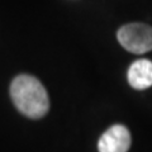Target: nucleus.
I'll use <instances>...</instances> for the list:
<instances>
[{
  "label": "nucleus",
  "instance_id": "nucleus-1",
  "mask_svg": "<svg viewBox=\"0 0 152 152\" xmlns=\"http://www.w3.org/2000/svg\"><path fill=\"white\" fill-rule=\"evenodd\" d=\"M10 96L18 110L32 119L45 117L50 109L48 94L34 76H17L10 85Z\"/></svg>",
  "mask_w": 152,
  "mask_h": 152
},
{
  "label": "nucleus",
  "instance_id": "nucleus-2",
  "mask_svg": "<svg viewBox=\"0 0 152 152\" xmlns=\"http://www.w3.org/2000/svg\"><path fill=\"white\" fill-rule=\"evenodd\" d=\"M118 41L127 51L136 55L152 50V27L143 23H129L117 33Z\"/></svg>",
  "mask_w": 152,
  "mask_h": 152
},
{
  "label": "nucleus",
  "instance_id": "nucleus-3",
  "mask_svg": "<svg viewBox=\"0 0 152 152\" xmlns=\"http://www.w3.org/2000/svg\"><path fill=\"white\" fill-rule=\"evenodd\" d=\"M131 133L123 124H114L103 133L98 142L99 152H127L131 147Z\"/></svg>",
  "mask_w": 152,
  "mask_h": 152
},
{
  "label": "nucleus",
  "instance_id": "nucleus-4",
  "mask_svg": "<svg viewBox=\"0 0 152 152\" xmlns=\"http://www.w3.org/2000/svg\"><path fill=\"white\" fill-rule=\"evenodd\" d=\"M128 83L137 90L152 86V62L148 60H137L128 69Z\"/></svg>",
  "mask_w": 152,
  "mask_h": 152
}]
</instances>
